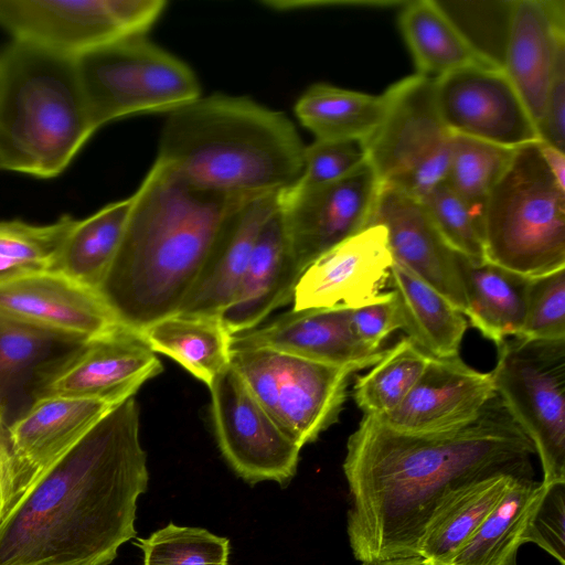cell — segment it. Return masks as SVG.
<instances>
[{
  "mask_svg": "<svg viewBox=\"0 0 565 565\" xmlns=\"http://www.w3.org/2000/svg\"><path fill=\"white\" fill-rule=\"evenodd\" d=\"M388 285L395 292L402 329L418 348L433 356L458 355L468 327L466 316L439 291L397 263Z\"/></svg>",
  "mask_w": 565,
  "mask_h": 565,
  "instance_id": "obj_28",
  "label": "cell"
},
{
  "mask_svg": "<svg viewBox=\"0 0 565 565\" xmlns=\"http://www.w3.org/2000/svg\"><path fill=\"white\" fill-rule=\"evenodd\" d=\"M484 260L535 277L565 267V189L537 141L514 149L483 213Z\"/></svg>",
  "mask_w": 565,
  "mask_h": 565,
  "instance_id": "obj_6",
  "label": "cell"
},
{
  "mask_svg": "<svg viewBox=\"0 0 565 565\" xmlns=\"http://www.w3.org/2000/svg\"><path fill=\"white\" fill-rule=\"evenodd\" d=\"M381 188L366 161L338 181L279 192V212L301 274L321 255L371 225Z\"/></svg>",
  "mask_w": 565,
  "mask_h": 565,
  "instance_id": "obj_14",
  "label": "cell"
},
{
  "mask_svg": "<svg viewBox=\"0 0 565 565\" xmlns=\"http://www.w3.org/2000/svg\"><path fill=\"white\" fill-rule=\"evenodd\" d=\"M534 454L497 394L469 423L438 433H402L363 416L343 462L354 557L418 556L425 525L449 491L497 475L533 478Z\"/></svg>",
  "mask_w": 565,
  "mask_h": 565,
  "instance_id": "obj_1",
  "label": "cell"
},
{
  "mask_svg": "<svg viewBox=\"0 0 565 565\" xmlns=\"http://www.w3.org/2000/svg\"><path fill=\"white\" fill-rule=\"evenodd\" d=\"M373 224L386 228L394 263L418 276L465 313L460 254L441 237L420 200L382 186Z\"/></svg>",
  "mask_w": 565,
  "mask_h": 565,
  "instance_id": "obj_21",
  "label": "cell"
},
{
  "mask_svg": "<svg viewBox=\"0 0 565 565\" xmlns=\"http://www.w3.org/2000/svg\"><path fill=\"white\" fill-rule=\"evenodd\" d=\"M351 329L356 341L370 351H382L384 341L402 329L401 311L393 290L351 310Z\"/></svg>",
  "mask_w": 565,
  "mask_h": 565,
  "instance_id": "obj_42",
  "label": "cell"
},
{
  "mask_svg": "<svg viewBox=\"0 0 565 565\" xmlns=\"http://www.w3.org/2000/svg\"><path fill=\"white\" fill-rule=\"evenodd\" d=\"M0 170H3V168H2V163H1V160H0Z\"/></svg>",
  "mask_w": 565,
  "mask_h": 565,
  "instance_id": "obj_47",
  "label": "cell"
},
{
  "mask_svg": "<svg viewBox=\"0 0 565 565\" xmlns=\"http://www.w3.org/2000/svg\"><path fill=\"white\" fill-rule=\"evenodd\" d=\"M494 395L490 373L475 370L459 355H431L399 406L375 418L402 433H438L469 423Z\"/></svg>",
  "mask_w": 565,
  "mask_h": 565,
  "instance_id": "obj_18",
  "label": "cell"
},
{
  "mask_svg": "<svg viewBox=\"0 0 565 565\" xmlns=\"http://www.w3.org/2000/svg\"><path fill=\"white\" fill-rule=\"evenodd\" d=\"M513 151L478 139L452 136L444 182L466 204L481 228L487 200Z\"/></svg>",
  "mask_w": 565,
  "mask_h": 565,
  "instance_id": "obj_36",
  "label": "cell"
},
{
  "mask_svg": "<svg viewBox=\"0 0 565 565\" xmlns=\"http://www.w3.org/2000/svg\"><path fill=\"white\" fill-rule=\"evenodd\" d=\"M76 66L96 129L140 113H171L201 96L196 76L146 34L87 52Z\"/></svg>",
  "mask_w": 565,
  "mask_h": 565,
  "instance_id": "obj_7",
  "label": "cell"
},
{
  "mask_svg": "<svg viewBox=\"0 0 565 565\" xmlns=\"http://www.w3.org/2000/svg\"><path fill=\"white\" fill-rule=\"evenodd\" d=\"M435 99L452 135L515 149L540 140L537 128L500 66H471L434 81Z\"/></svg>",
  "mask_w": 565,
  "mask_h": 565,
  "instance_id": "obj_15",
  "label": "cell"
},
{
  "mask_svg": "<svg viewBox=\"0 0 565 565\" xmlns=\"http://www.w3.org/2000/svg\"><path fill=\"white\" fill-rule=\"evenodd\" d=\"M300 275L278 206L257 237L234 301L220 317L227 332L250 330L292 301Z\"/></svg>",
  "mask_w": 565,
  "mask_h": 565,
  "instance_id": "obj_24",
  "label": "cell"
},
{
  "mask_svg": "<svg viewBox=\"0 0 565 565\" xmlns=\"http://www.w3.org/2000/svg\"><path fill=\"white\" fill-rule=\"evenodd\" d=\"M161 372L160 360L140 332L120 324L78 343L43 367L29 394L31 402L58 396L117 406Z\"/></svg>",
  "mask_w": 565,
  "mask_h": 565,
  "instance_id": "obj_12",
  "label": "cell"
},
{
  "mask_svg": "<svg viewBox=\"0 0 565 565\" xmlns=\"http://www.w3.org/2000/svg\"><path fill=\"white\" fill-rule=\"evenodd\" d=\"M132 196L111 202L75 220L62 246L55 271L98 291L119 248Z\"/></svg>",
  "mask_w": 565,
  "mask_h": 565,
  "instance_id": "obj_32",
  "label": "cell"
},
{
  "mask_svg": "<svg viewBox=\"0 0 565 565\" xmlns=\"http://www.w3.org/2000/svg\"><path fill=\"white\" fill-rule=\"evenodd\" d=\"M366 161L362 140H315L305 148L302 172L292 186L310 189L338 181Z\"/></svg>",
  "mask_w": 565,
  "mask_h": 565,
  "instance_id": "obj_40",
  "label": "cell"
},
{
  "mask_svg": "<svg viewBox=\"0 0 565 565\" xmlns=\"http://www.w3.org/2000/svg\"><path fill=\"white\" fill-rule=\"evenodd\" d=\"M76 60L13 41L0 55V160L38 178L62 173L96 131Z\"/></svg>",
  "mask_w": 565,
  "mask_h": 565,
  "instance_id": "obj_5",
  "label": "cell"
},
{
  "mask_svg": "<svg viewBox=\"0 0 565 565\" xmlns=\"http://www.w3.org/2000/svg\"><path fill=\"white\" fill-rule=\"evenodd\" d=\"M537 149L551 174L565 189V150L542 140H537Z\"/></svg>",
  "mask_w": 565,
  "mask_h": 565,
  "instance_id": "obj_45",
  "label": "cell"
},
{
  "mask_svg": "<svg viewBox=\"0 0 565 565\" xmlns=\"http://www.w3.org/2000/svg\"><path fill=\"white\" fill-rule=\"evenodd\" d=\"M352 308L294 310L276 317L264 326L231 334L230 351L270 349L352 373L379 362L385 350L370 351L362 347L351 329Z\"/></svg>",
  "mask_w": 565,
  "mask_h": 565,
  "instance_id": "obj_20",
  "label": "cell"
},
{
  "mask_svg": "<svg viewBox=\"0 0 565 565\" xmlns=\"http://www.w3.org/2000/svg\"><path fill=\"white\" fill-rule=\"evenodd\" d=\"M385 111L384 95H370L327 83L308 87L295 114L316 140L365 141Z\"/></svg>",
  "mask_w": 565,
  "mask_h": 565,
  "instance_id": "obj_31",
  "label": "cell"
},
{
  "mask_svg": "<svg viewBox=\"0 0 565 565\" xmlns=\"http://www.w3.org/2000/svg\"><path fill=\"white\" fill-rule=\"evenodd\" d=\"M563 49V0L509 2L501 67L524 103L537 132L551 76Z\"/></svg>",
  "mask_w": 565,
  "mask_h": 565,
  "instance_id": "obj_19",
  "label": "cell"
},
{
  "mask_svg": "<svg viewBox=\"0 0 565 565\" xmlns=\"http://www.w3.org/2000/svg\"><path fill=\"white\" fill-rule=\"evenodd\" d=\"M139 424L130 397L41 475L0 526V565L113 563L148 486Z\"/></svg>",
  "mask_w": 565,
  "mask_h": 565,
  "instance_id": "obj_2",
  "label": "cell"
},
{
  "mask_svg": "<svg viewBox=\"0 0 565 565\" xmlns=\"http://www.w3.org/2000/svg\"><path fill=\"white\" fill-rule=\"evenodd\" d=\"M75 220L63 215L45 225L20 220L0 221V285L55 271L62 246Z\"/></svg>",
  "mask_w": 565,
  "mask_h": 565,
  "instance_id": "obj_35",
  "label": "cell"
},
{
  "mask_svg": "<svg viewBox=\"0 0 565 565\" xmlns=\"http://www.w3.org/2000/svg\"><path fill=\"white\" fill-rule=\"evenodd\" d=\"M305 148L285 114L213 94L169 113L156 161L193 189L257 196L299 180Z\"/></svg>",
  "mask_w": 565,
  "mask_h": 565,
  "instance_id": "obj_4",
  "label": "cell"
},
{
  "mask_svg": "<svg viewBox=\"0 0 565 565\" xmlns=\"http://www.w3.org/2000/svg\"><path fill=\"white\" fill-rule=\"evenodd\" d=\"M143 565H227L230 542L201 527L169 523L135 542Z\"/></svg>",
  "mask_w": 565,
  "mask_h": 565,
  "instance_id": "obj_37",
  "label": "cell"
},
{
  "mask_svg": "<svg viewBox=\"0 0 565 565\" xmlns=\"http://www.w3.org/2000/svg\"><path fill=\"white\" fill-rule=\"evenodd\" d=\"M230 364L300 448L338 422L352 374L342 367L270 349L231 350Z\"/></svg>",
  "mask_w": 565,
  "mask_h": 565,
  "instance_id": "obj_10",
  "label": "cell"
},
{
  "mask_svg": "<svg viewBox=\"0 0 565 565\" xmlns=\"http://www.w3.org/2000/svg\"><path fill=\"white\" fill-rule=\"evenodd\" d=\"M497 348L494 393L533 444L541 482H565V339L513 337Z\"/></svg>",
  "mask_w": 565,
  "mask_h": 565,
  "instance_id": "obj_9",
  "label": "cell"
},
{
  "mask_svg": "<svg viewBox=\"0 0 565 565\" xmlns=\"http://www.w3.org/2000/svg\"><path fill=\"white\" fill-rule=\"evenodd\" d=\"M278 195L255 196L227 220L179 315L220 318L231 306L257 237L278 210Z\"/></svg>",
  "mask_w": 565,
  "mask_h": 565,
  "instance_id": "obj_23",
  "label": "cell"
},
{
  "mask_svg": "<svg viewBox=\"0 0 565 565\" xmlns=\"http://www.w3.org/2000/svg\"><path fill=\"white\" fill-rule=\"evenodd\" d=\"M393 263L386 228L370 225L303 270L295 287L292 309L366 305L383 292Z\"/></svg>",
  "mask_w": 565,
  "mask_h": 565,
  "instance_id": "obj_17",
  "label": "cell"
},
{
  "mask_svg": "<svg viewBox=\"0 0 565 565\" xmlns=\"http://www.w3.org/2000/svg\"><path fill=\"white\" fill-rule=\"evenodd\" d=\"M114 407L99 401L58 396L30 402L9 423V437L18 468V502L44 471Z\"/></svg>",
  "mask_w": 565,
  "mask_h": 565,
  "instance_id": "obj_22",
  "label": "cell"
},
{
  "mask_svg": "<svg viewBox=\"0 0 565 565\" xmlns=\"http://www.w3.org/2000/svg\"><path fill=\"white\" fill-rule=\"evenodd\" d=\"M544 484L533 478L516 479L456 555L451 565H516L519 547Z\"/></svg>",
  "mask_w": 565,
  "mask_h": 565,
  "instance_id": "obj_30",
  "label": "cell"
},
{
  "mask_svg": "<svg viewBox=\"0 0 565 565\" xmlns=\"http://www.w3.org/2000/svg\"><path fill=\"white\" fill-rule=\"evenodd\" d=\"M164 0H0V26L13 41L76 58L146 34Z\"/></svg>",
  "mask_w": 565,
  "mask_h": 565,
  "instance_id": "obj_11",
  "label": "cell"
},
{
  "mask_svg": "<svg viewBox=\"0 0 565 565\" xmlns=\"http://www.w3.org/2000/svg\"><path fill=\"white\" fill-rule=\"evenodd\" d=\"M131 196L119 248L98 292L122 326L141 332L179 312L223 226L255 196L193 189L158 161Z\"/></svg>",
  "mask_w": 565,
  "mask_h": 565,
  "instance_id": "obj_3",
  "label": "cell"
},
{
  "mask_svg": "<svg viewBox=\"0 0 565 565\" xmlns=\"http://www.w3.org/2000/svg\"><path fill=\"white\" fill-rule=\"evenodd\" d=\"M518 337L565 339V267L530 277L523 326Z\"/></svg>",
  "mask_w": 565,
  "mask_h": 565,
  "instance_id": "obj_39",
  "label": "cell"
},
{
  "mask_svg": "<svg viewBox=\"0 0 565 565\" xmlns=\"http://www.w3.org/2000/svg\"><path fill=\"white\" fill-rule=\"evenodd\" d=\"M465 316L497 347L518 337L523 326L530 277L487 260L460 255Z\"/></svg>",
  "mask_w": 565,
  "mask_h": 565,
  "instance_id": "obj_26",
  "label": "cell"
},
{
  "mask_svg": "<svg viewBox=\"0 0 565 565\" xmlns=\"http://www.w3.org/2000/svg\"><path fill=\"white\" fill-rule=\"evenodd\" d=\"M81 342L0 320V405L26 391L38 373ZM9 419V418H8Z\"/></svg>",
  "mask_w": 565,
  "mask_h": 565,
  "instance_id": "obj_33",
  "label": "cell"
},
{
  "mask_svg": "<svg viewBox=\"0 0 565 565\" xmlns=\"http://www.w3.org/2000/svg\"><path fill=\"white\" fill-rule=\"evenodd\" d=\"M18 468L9 437V419L0 405V526L18 502Z\"/></svg>",
  "mask_w": 565,
  "mask_h": 565,
  "instance_id": "obj_44",
  "label": "cell"
},
{
  "mask_svg": "<svg viewBox=\"0 0 565 565\" xmlns=\"http://www.w3.org/2000/svg\"><path fill=\"white\" fill-rule=\"evenodd\" d=\"M140 334L152 351L173 359L207 387L230 365L231 334L221 318L177 313Z\"/></svg>",
  "mask_w": 565,
  "mask_h": 565,
  "instance_id": "obj_29",
  "label": "cell"
},
{
  "mask_svg": "<svg viewBox=\"0 0 565 565\" xmlns=\"http://www.w3.org/2000/svg\"><path fill=\"white\" fill-rule=\"evenodd\" d=\"M384 115L364 141L382 186L420 200L446 178L452 134L438 111L434 81L414 74L384 93Z\"/></svg>",
  "mask_w": 565,
  "mask_h": 565,
  "instance_id": "obj_8",
  "label": "cell"
},
{
  "mask_svg": "<svg viewBox=\"0 0 565 565\" xmlns=\"http://www.w3.org/2000/svg\"><path fill=\"white\" fill-rule=\"evenodd\" d=\"M362 565H440L423 556L395 557Z\"/></svg>",
  "mask_w": 565,
  "mask_h": 565,
  "instance_id": "obj_46",
  "label": "cell"
},
{
  "mask_svg": "<svg viewBox=\"0 0 565 565\" xmlns=\"http://www.w3.org/2000/svg\"><path fill=\"white\" fill-rule=\"evenodd\" d=\"M420 202L441 237L456 253L484 260L481 226L445 182L429 191Z\"/></svg>",
  "mask_w": 565,
  "mask_h": 565,
  "instance_id": "obj_38",
  "label": "cell"
},
{
  "mask_svg": "<svg viewBox=\"0 0 565 565\" xmlns=\"http://www.w3.org/2000/svg\"><path fill=\"white\" fill-rule=\"evenodd\" d=\"M218 448L246 482L287 484L296 475L300 447L259 404L231 364L209 386Z\"/></svg>",
  "mask_w": 565,
  "mask_h": 565,
  "instance_id": "obj_13",
  "label": "cell"
},
{
  "mask_svg": "<svg viewBox=\"0 0 565 565\" xmlns=\"http://www.w3.org/2000/svg\"><path fill=\"white\" fill-rule=\"evenodd\" d=\"M398 24L417 75L435 81L466 67H501L468 39L438 1L406 2Z\"/></svg>",
  "mask_w": 565,
  "mask_h": 565,
  "instance_id": "obj_25",
  "label": "cell"
},
{
  "mask_svg": "<svg viewBox=\"0 0 565 565\" xmlns=\"http://www.w3.org/2000/svg\"><path fill=\"white\" fill-rule=\"evenodd\" d=\"M520 477L497 475L449 491L431 513L418 555L451 565L458 552Z\"/></svg>",
  "mask_w": 565,
  "mask_h": 565,
  "instance_id": "obj_27",
  "label": "cell"
},
{
  "mask_svg": "<svg viewBox=\"0 0 565 565\" xmlns=\"http://www.w3.org/2000/svg\"><path fill=\"white\" fill-rule=\"evenodd\" d=\"M525 543H534L565 565V482L545 486L530 519Z\"/></svg>",
  "mask_w": 565,
  "mask_h": 565,
  "instance_id": "obj_41",
  "label": "cell"
},
{
  "mask_svg": "<svg viewBox=\"0 0 565 565\" xmlns=\"http://www.w3.org/2000/svg\"><path fill=\"white\" fill-rule=\"evenodd\" d=\"M0 320L83 342L121 323L95 289L57 271L0 285Z\"/></svg>",
  "mask_w": 565,
  "mask_h": 565,
  "instance_id": "obj_16",
  "label": "cell"
},
{
  "mask_svg": "<svg viewBox=\"0 0 565 565\" xmlns=\"http://www.w3.org/2000/svg\"><path fill=\"white\" fill-rule=\"evenodd\" d=\"M430 358L407 337L386 349L382 359L354 385V401L364 416L382 417L398 407Z\"/></svg>",
  "mask_w": 565,
  "mask_h": 565,
  "instance_id": "obj_34",
  "label": "cell"
},
{
  "mask_svg": "<svg viewBox=\"0 0 565 565\" xmlns=\"http://www.w3.org/2000/svg\"><path fill=\"white\" fill-rule=\"evenodd\" d=\"M540 140L561 150L565 143V49L556 58L539 126Z\"/></svg>",
  "mask_w": 565,
  "mask_h": 565,
  "instance_id": "obj_43",
  "label": "cell"
}]
</instances>
